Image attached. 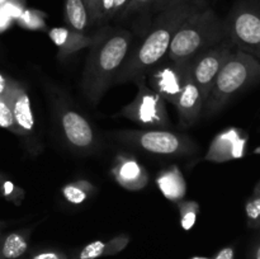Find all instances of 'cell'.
Segmentation results:
<instances>
[{"label": "cell", "instance_id": "6da1fadb", "mask_svg": "<svg viewBox=\"0 0 260 259\" xmlns=\"http://www.w3.org/2000/svg\"><path fill=\"white\" fill-rule=\"evenodd\" d=\"M205 7V2L202 0H192L159 12L145 40L134 52H129L126 62L117 74L114 83L135 81L161 62L167 57L173 37L180 25L193 13Z\"/></svg>", "mask_w": 260, "mask_h": 259}, {"label": "cell", "instance_id": "7a4b0ae2", "mask_svg": "<svg viewBox=\"0 0 260 259\" xmlns=\"http://www.w3.org/2000/svg\"><path fill=\"white\" fill-rule=\"evenodd\" d=\"M132 35L124 29H104L93 37L83 74V91L90 103H98L111 86L131 52Z\"/></svg>", "mask_w": 260, "mask_h": 259}, {"label": "cell", "instance_id": "3957f363", "mask_svg": "<svg viewBox=\"0 0 260 259\" xmlns=\"http://www.w3.org/2000/svg\"><path fill=\"white\" fill-rule=\"evenodd\" d=\"M228 38L226 22L221 20L215 10L205 7L180 25L170 43L167 58L179 65H187Z\"/></svg>", "mask_w": 260, "mask_h": 259}, {"label": "cell", "instance_id": "277c9868", "mask_svg": "<svg viewBox=\"0 0 260 259\" xmlns=\"http://www.w3.org/2000/svg\"><path fill=\"white\" fill-rule=\"evenodd\" d=\"M258 83H260V61L238 48L233 50L203 104L206 116L218 113L239 93Z\"/></svg>", "mask_w": 260, "mask_h": 259}, {"label": "cell", "instance_id": "5b68a950", "mask_svg": "<svg viewBox=\"0 0 260 259\" xmlns=\"http://www.w3.org/2000/svg\"><path fill=\"white\" fill-rule=\"evenodd\" d=\"M124 144L157 155H187L197 151L188 136L165 130H126L114 134Z\"/></svg>", "mask_w": 260, "mask_h": 259}, {"label": "cell", "instance_id": "8992f818", "mask_svg": "<svg viewBox=\"0 0 260 259\" xmlns=\"http://www.w3.org/2000/svg\"><path fill=\"white\" fill-rule=\"evenodd\" d=\"M137 94L134 101L122 108L118 116L137 122L142 126L168 127L170 124L165 101L146 84V75L135 80Z\"/></svg>", "mask_w": 260, "mask_h": 259}, {"label": "cell", "instance_id": "52a82bcc", "mask_svg": "<svg viewBox=\"0 0 260 259\" xmlns=\"http://www.w3.org/2000/svg\"><path fill=\"white\" fill-rule=\"evenodd\" d=\"M226 25L234 46L260 61V8L239 5L226 20Z\"/></svg>", "mask_w": 260, "mask_h": 259}, {"label": "cell", "instance_id": "ba28073f", "mask_svg": "<svg viewBox=\"0 0 260 259\" xmlns=\"http://www.w3.org/2000/svg\"><path fill=\"white\" fill-rule=\"evenodd\" d=\"M234 47H235L234 43L231 42L230 38H228L220 45L203 52L200 57H197L192 62L193 80L200 89L203 102L207 101L213 83H215L223 63L233 52Z\"/></svg>", "mask_w": 260, "mask_h": 259}, {"label": "cell", "instance_id": "9c48e42d", "mask_svg": "<svg viewBox=\"0 0 260 259\" xmlns=\"http://www.w3.org/2000/svg\"><path fill=\"white\" fill-rule=\"evenodd\" d=\"M187 66L188 63L179 65L169 58H164L146 74L150 76V88L164 101L175 106L184 85Z\"/></svg>", "mask_w": 260, "mask_h": 259}, {"label": "cell", "instance_id": "30bf717a", "mask_svg": "<svg viewBox=\"0 0 260 259\" xmlns=\"http://www.w3.org/2000/svg\"><path fill=\"white\" fill-rule=\"evenodd\" d=\"M4 98L9 104L18 127L22 135H28L35 128L30 99L27 90L19 81L12 78H7V85L4 90Z\"/></svg>", "mask_w": 260, "mask_h": 259}, {"label": "cell", "instance_id": "8fae6325", "mask_svg": "<svg viewBox=\"0 0 260 259\" xmlns=\"http://www.w3.org/2000/svg\"><path fill=\"white\" fill-rule=\"evenodd\" d=\"M246 137L238 128H228L218 134L211 142L205 160L213 163H225L238 159L244 155Z\"/></svg>", "mask_w": 260, "mask_h": 259}, {"label": "cell", "instance_id": "7c38bea8", "mask_svg": "<svg viewBox=\"0 0 260 259\" xmlns=\"http://www.w3.org/2000/svg\"><path fill=\"white\" fill-rule=\"evenodd\" d=\"M60 124L66 141L78 150H90L95 145V136L90 123L78 112L65 109L60 113Z\"/></svg>", "mask_w": 260, "mask_h": 259}, {"label": "cell", "instance_id": "4fadbf2b", "mask_svg": "<svg viewBox=\"0 0 260 259\" xmlns=\"http://www.w3.org/2000/svg\"><path fill=\"white\" fill-rule=\"evenodd\" d=\"M202 95L200 93V89L196 85L192 76V62L188 63L187 71H185L184 85H183L182 93L178 99L177 107L178 114H179V121L183 127H189L197 122L198 117L201 116V112L203 109Z\"/></svg>", "mask_w": 260, "mask_h": 259}, {"label": "cell", "instance_id": "5bb4252c", "mask_svg": "<svg viewBox=\"0 0 260 259\" xmlns=\"http://www.w3.org/2000/svg\"><path fill=\"white\" fill-rule=\"evenodd\" d=\"M111 173L116 182L127 190L135 192L149 184V174L146 169L132 156L127 155L117 156Z\"/></svg>", "mask_w": 260, "mask_h": 259}, {"label": "cell", "instance_id": "9a60e30c", "mask_svg": "<svg viewBox=\"0 0 260 259\" xmlns=\"http://www.w3.org/2000/svg\"><path fill=\"white\" fill-rule=\"evenodd\" d=\"M48 36L56 45V47L58 48L57 56L61 60H66L83 48L90 47L93 43V37H89L84 33L76 32V30L65 27L52 28L48 32Z\"/></svg>", "mask_w": 260, "mask_h": 259}, {"label": "cell", "instance_id": "2e32d148", "mask_svg": "<svg viewBox=\"0 0 260 259\" xmlns=\"http://www.w3.org/2000/svg\"><path fill=\"white\" fill-rule=\"evenodd\" d=\"M131 241L128 235H118L112 238L111 240H94L86 244L78 254L75 259H98L102 256H108L118 254L126 248Z\"/></svg>", "mask_w": 260, "mask_h": 259}, {"label": "cell", "instance_id": "e0dca14e", "mask_svg": "<svg viewBox=\"0 0 260 259\" xmlns=\"http://www.w3.org/2000/svg\"><path fill=\"white\" fill-rule=\"evenodd\" d=\"M156 184L165 198L173 202L183 200L187 192V184L182 172L177 165L162 170L156 178Z\"/></svg>", "mask_w": 260, "mask_h": 259}, {"label": "cell", "instance_id": "ac0fdd59", "mask_svg": "<svg viewBox=\"0 0 260 259\" xmlns=\"http://www.w3.org/2000/svg\"><path fill=\"white\" fill-rule=\"evenodd\" d=\"M29 245L27 231H13L0 236V259H18L24 255Z\"/></svg>", "mask_w": 260, "mask_h": 259}, {"label": "cell", "instance_id": "d6986e66", "mask_svg": "<svg viewBox=\"0 0 260 259\" xmlns=\"http://www.w3.org/2000/svg\"><path fill=\"white\" fill-rule=\"evenodd\" d=\"M65 18L69 28L80 33L90 23L84 0H65Z\"/></svg>", "mask_w": 260, "mask_h": 259}, {"label": "cell", "instance_id": "ffe728a7", "mask_svg": "<svg viewBox=\"0 0 260 259\" xmlns=\"http://www.w3.org/2000/svg\"><path fill=\"white\" fill-rule=\"evenodd\" d=\"M94 190L95 188L86 180H75L62 188V195L68 202L73 205H81L88 200L90 193Z\"/></svg>", "mask_w": 260, "mask_h": 259}, {"label": "cell", "instance_id": "44dd1931", "mask_svg": "<svg viewBox=\"0 0 260 259\" xmlns=\"http://www.w3.org/2000/svg\"><path fill=\"white\" fill-rule=\"evenodd\" d=\"M178 208H179V217H180V226L183 230L188 231L194 226L197 221L198 215H200L201 207L194 201H178Z\"/></svg>", "mask_w": 260, "mask_h": 259}, {"label": "cell", "instance_id": "7402d4cb", "mask_svg": "<svg viewBox=\"0 0 260 259\" xmlns=\"http://www.w3.org/2000/svg\"><path fill=\"white\" fill-rule=\"evenodd\" d=\"M245 215L249 228L260 229V180L254 187L250 197L246 200Z\"/></svg>", "mask_w": 260, "mask_h": 259}, {"label": "cell", "instance_id": "603a6c76", "mask_svg": "<svg viewBox=\"0 0 260 259\" xmlns=\"http://www.w3.org/2000/svg\"><path fill=\"white\" fill-rule=\"evenodd\" d=\"M17 20L18 24L24 28V29L43 30L46 28L45 14L38 12V10L24 9Z\"/></svg>", "mask_w": 260, "mask_h": 259}, {"label": "cell", "instance_id": "cb8c5ba5", "mask_svg": "<svg viewBox=\"0 0 260 259\" xmlns=\"http://www.w3.org/2000/svg\"><path fill=\"white\" fill-rule=\"evenodd\" d=\"M0 127L8 130V131H12L15 135H22V131L19 130L14 116H13L12 109H10L8 102L5 101L4 94L0 95Z\"/></svg>", "mask_w": 260, "mask_h": 259}, {"label": "cell", "instance_id": "d4e9b609", "mask_svg": "<svg viewBox=\"0 0 260 259\" xmlns=\"http://www.w3.org/2000/svg\"><path fill=\"white\" fill-rule=\"evenodd\" d=\"M0 193L8 201H12V202L17 203V205L20 203V201L23 200V196H24V192L20 188H18L14 183L7 179V178L0 183Z\"/></svg>", "mask_w": 260, "mask_h": 259}, {"label": "cell", "instance_id": "484cf974", "mask_svg": "<svg viewBox=\"0 0 260 259\" xmlns=\"http://www.w3.org/2000/svg\"><path fill=\"white\" fill-rule=\"evenodd\" d=\"M0 8H2L3 12H4L10 19H18L19 15L23 13V10H24L23 3H20L19 0H7Z\"/></svg>", "mask_w": 260, "mask_h": 259}, {"label": "cell", "instance_id": "4316f807", "mask_svg": "<svg viewBox=\"0 0 260 259\" xmlns=\"http://www.w3.org/2000/svg\"><path fill=\"white\" fill-rule=\"evenodd\" d=\"M90 23H95L102 18V0H84Z\"/></svg>", "mask_w": 260, "mask_h": 259}, {"label": "cell", "instance_id": "83f0119b", "mask_svg": "<svg viewBox=\"0 0 260 259\" xmlns=\"http://www.w3.org/2000/svg\"><path fill=\"white\" fill-rule=\"evenodd\" d=\"M154 0H129L124 9L122 10V17H127V15L132 14V13L140 12V10L145 9L149 5H152Z\"/></svg>", "mask_w": 260, "mask_h": 259}, {"label": "cell", "instance_id": "f1b7e54d", "mask_svg": "<svg viewBox=\"0 0 260 259\" xmlns=\"http://www.w3.org/2000/svg\"><path fill=\"white\" fill-rule=\"evenodd\" d=\"M29 259H69L65 253L60 250H53V249H46L40 250L37 253L32 254Z\"/></svg>", "mask_w": 260, "mask_h": 259}, {"label": "cell", "instance_id": "f546056e", "mask_svg": "<svg viewBox=\"0 0 260 259\" xmlns=\"http://www.w3.org/2000/svg\"><path fill=\"white\" fill-rule=\"evenodd\" d=\"M187 2H192V0H154V3H152V9L155 12H161V10L173 7V5Z\"/></svg>", "mask_w": 260, "mask_h": 259}, {"label": "cell", "instance_id": "4dcf8cb0", "mask_svg": "<svg viewBox=\"0 0 260 259\" xmlns=\"http://www.w3.org/2000/svg\"><path fill=\"white\" fill-rule=\"evenodd\" d=\"M212 259H235V249L233 246H225Z\"/></svg>", "mask_w": 260, "mask_h": 259}, {"label": "cell", "instance_id": "1f68e13d", "mask_svg": "<svg viewBox=\"0 0 260 259\" xmlns=\"http://www.w3.org/2000/svg\"><path fill=\"white\" fill-rule=\"evenodd\" d=\"M129 0H113V5H112V13L111 15L119 14L122 13V10L124 9V7L127 5Z\"/></svg>", "mask_w": 260, "mask_h": 259}, {"label": "cell", "instance_id": "d6a6232c", "mask_svg": "<svg viewBox=\"0 0 260 259\" xmlns=\"http://www.w3.org/2000/svg\"><path fill=\"white\" fill-rule=\"evenodd\" d=\"M10 20L12 19H10V18L3 12L2 8H0V32H3V30H5L8 27H9Z\"/></svg>", "mask_w": 260, "mask_h": 259}, {"label": "cell", "instance_id": "836d02e7", "mask_svg": "<svg viewBox=\"0 0 260 259\" xmlns=\"http://www.w3.org/2000/svg\"><path fill=\"white\" fill-rule=\"evenodd\" d=\"M251 259H260V239L251 251Z\"/></svg>", "mask_w": 260, "mask_h": 259}, {"label": "cell", "instance_id": "e575fe53", "mask_svg": "<svg viewBox=\"0 0 260 259\" xmlns=\"http://www.w3.org/2000/svg\"><path fill=\"white\" fill-rule=\"evenodd\" d=\"M5 179V175L4 174H2V173H0V183L3 182V180Z\"/></svg>", "mask_w": 260, "mask_h": 259}, {"label": "cell", "instance_id": "d590c367", "mask_svg": "<svg viewBox=\"0 0 260 259\" xmlns=\"http://www.w3.org/2000/svg\"><path fill=\"white\" fill-rule=\"evenodd\" d=\"M192 259H210V258H205V256H194V258Z\"/></svg>", "mask_w": 260, "mask_h": 259}, {"label": "cell", "instance_id": "8d00e7d4", "mask_svg": "<svg viewBox=\"0 0 260 259\" xmlns=\"http://www.w3.org/2000/svg\"><path fill=\"white\" fill-rule=\"evenodd\" d=\"M5 2H7V0H0V7H2V5H3V4H4V3H5Z\"/></svg>", "mask_w": 260, "mask_h": 259}]
</instances>
